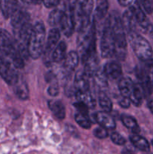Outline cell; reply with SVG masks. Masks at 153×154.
Returning <instances> with one entry per match:
<instances>
[{
	"label": "cell",
	"mask_w": 153,
	"mask_h": 154,
	"mask_svg": "<svg viewBox=\"0 0 153 154\" xmlns=\"http://www.w3.org/2000/svg\"><path fill=\"white\" fill-rule=\"evenodd\" d=\"M0 55L10 62L16 69L23 68L25 60L16 47V41L2 29H0Z\"/></svg>",
	"instance_id": "obj_1"
},
{
	"label": "cell",
	"mask_w": 153,
	"mask_h": 154,
	"mask_svg": "<svg viewBox=\"0 0 153 154\" xmlns=\"http://www.w3.org/2000/svg\"><path fill=\"white\" fill-rule=\"evenodd\" d=\"M107 19L115 42V56L119 60H124L126 56L127 41L122 18L118 12L113 11L107 17Z\"/></svg>",
	"instance_id": "obj_2"
},
{
	"label": "cell",
	"mask_w": 153,
	"mask_h": 154,
	"mask_svg": "<svg viewBox=\"0 0 153 154\" xmlns=\"http://www.w3.org/2000/svg\"><path fill=\"white\" fill-rule=\"evenodd\" d=\"M78 32L77 45L82 61L87 56L96 51L95 20L93 18L88 26Z\"/></svg>",
	"instance_id": "obj_3"
},
{
	"label": "cell",
	"mask_w": 153,
	"mask_h": 154,
	"mask_svg": "<svg viewBox=\"0 0 153 154\" xmlns=\"http://www.w3.org/2000/svg\"><path fill=\"white\" fill-rule=\"evenodd\" d=\"M46 29L43 22H38L33 26L28 41V50L29 57L37 60L42 55L44 49Z\"/></svg>",
	"instance_id": "obj_4"
},
{
	"label": "cell",
	"mask_w": 153,
	"mask_h": 154,
	"mask_svg": "<svg viewBox=\"0 0 153 154\" xmlns=\"http://www.w3.org/2000/svg\"><path fill=\"white\" fill-rule=\"evenodd\" d=\"M128 38L136 57L142 61L150 60L153 55L152 48L148 41L136 32H128Z\"/></svg>",
	"instance_id": "obj_5"
},
{
	"label": "cell",
	"mask_w": 153,
	"mask_h": 154,
	"mask_svg": "<svg viewBox=\"0 0 153 154\" xmlns=\"http://www.w3.org/2000/svg\"><path fill=\"white\" fill-rule=\"evenodd\" d=\"M94 8L93 0H81L76 5L74 11L75 29L80 31L82 28L90 23L92 19V13Z\"/></svg>",
	"instance_id": "obj_6"
},
{
	"label": "cell",
	"mask_w": 153,
	"mask_h": 154,
	"mask_svg": "<svg viewBox=\"0 0 153 154\" xmlns=\"http://www.w3.org/2000/svg\"><path fill=\"white\" fill-rule=\"evenodd\" d=\"M100 53L103 58H110L115 56L116 45L107 17L104 23L100 37Z\"/></svg>",
	"instance_id": "obj_7"
},
{
	"label": "cell",
	"mask_w": 153,
	"mask_h": 154,
	"mask_svg": "<svg viewBox=\"0 0 153 154\" xmlns=\"http://www.w3.org/2000/svg\"><path fill=\"white\" fill-rule=\"evenodd\" d=\"M128 9L133 17L135 25V31L136 32L137 31H140L141 32L150 34L152 32H153L152 24L146 17L142 8L138 4V2L129 6Z\"/></svg>",
	"instance_id": "obj_8"
},
{
	"label": "cell",
	"mask_w": 153,
	"mask_h": 154,
	"mask_svg": "<svg viewBox=\"0 0 153 154\" xmlns=\"http://www.w3.org/2000/svg\"><path fill=\"white\" fill-rule=\"evenodd\" d=\"M0 76L8 84L14 86L20 79L16 68L10 62L0 55Z\"/></svg>",
	"instance_id": "obj_9"
},
{
	"label": "cell",
	"mask_w": 153,
	"mask_h": 154,
	"mask_svg": "<svg viewBox=\"0 0 153 154\" xmlns=\"http://www.w3.org/2000/svg\"><path fill=\"white\" fill-rule=\"evenodd\" d=\"M60 38V32L57 28L51 29L46 38V42L44 49V60L46 66H50L52 61V51L56 48Z\"/></svg>",
	"instance_id": "obj_10"
},
{
	"label": "cell",
	"mask_w": 153,
	"mask_h": 154,
	"mask_svg": "<svg viewBox=\"0 0 153 154\" xmlns=\"http://www.w3.org/2000/svg\"><path fill=\"white\" fill-rule=\"evenodd\" d=\"M58 26L64 35L67 37L72 35L75 30L74 11H64V14Z\"/></svg>",
	"instance_id": "obj_11"
},
{
	"label": "cell",
	"mask_w": 153,
	"mask_h": 154,
	"mask_svg": "<svg viewBox=\"0 0 153 154\" xmlns=\"http://www.w3.org/2000/svg\"><path fill=\"white\" fill-rule=\"evenodd\" d=\"M10 17V23H11L14 30L16 29L23 26L24 24L30 22L29 14L20 6L13 12Z\"/></svg>",
	"instance_id": "obj_12"
},
{
	"label": "cell",
	"mask_w": 153,
	"mask_h": 154,
	"mask_svg": "<svg viewBox=\"0 0 153 154\" xmlns=\"http://www.w3.org/2000/svg\"><path fill=\"white\" fill-rule=\"evenodd\" d=\"M82 62L84 63V72L88 78H92L96 71L99 69V60L96 51L87 56Z\"/></svg>",
	"instance_id": "obj_13"
},
{
	"label": "cell",
	"mask_w": 153,
	"mask_h": 154,
	"mask_svg": "<svg viewBox=\"0 0 153 154\" xmlns=\"http://www.w3.org/2000/svg\"><path fill=\"white\" fill-rule=\"evenodd\" d=\"M104 72L111 80H120L122 75V69L119 63L116 61L108 62L104 67Z\"/></svg>",
	"instance_id": "obj_14"
},
{
	"label": "cell",
	"mask_w": 153,
	"mask_h": 154,
	"mask_svg": "<svg viewBox=\"0 0 153 154\" xmlns=\"http://www.w3.org/2000/svg\"><path fill=\"white\" fill-rule=\"evenodd\" d=\"M79 63V55L75 51H70L63 60V71L66 75H70Z\"/></svg>",
	"instance_id": "obj_15"
},
{
	"label": "cell",
	"mask_w": 153,
	"mask_h": 154,
	"mask_svg": "<svg viewBox=\"0 0 153 154\" xmlns=\"http://www.w3.org/2000/svg\"><path fill=\"white\" fill-rule=\"evenodd\" d=\"M95 121L106 129L112 130L116 128V122L110 114L106 112H97L94 115Z\"/></svg>",
	"instance_id": "obj_16"
},
{
	"label": "cell",
	"mask_w": 153,
	"mask_h": 154,
	"mask_svg": "<svg viewBox=\"0 0 153 154\" xmlns=\"http://www.w3.org/2000/svg\"><path fill=\"white\" fill-rule=\"evenodd\" d=\"M74 86L76 91L86 92L89 91V82L88 77L86 75L84 71H80L76 74L74 81Z\"/></svg>",
	"instance_id": "obj_17"
},
{
	"label": "cell",
	"mask_w": 153,
	"mask_h": 154,
	"mask_svg": "<svg viewBox=\"0 0 153 154\" xmlns=\"http://www.w3.org/2000/svg\"><path fill=\"white\" fill-rule=\"evenodd\" d=\"M134 85L135 83L129 78H122L118 81V90L122 96L129 99L134 88Z\"/></svg>",
	"instance_id": "obj_18"
},
{
	"label": "cell",
	"mask_w": 153,
	"mask_h": 154,
	"mask_svg": "<svg viewBox=\"0 0 153 154\" xmlns=\"http://www.w3.org/2000/svg\"><path fill=\"white\" fill-rule=\"evenodd\" d=\"M18 7L17 0H0V11L5 18L10 17Z\"/></svg>",
	"instance_id": "obj_19"
},
{
	"label": "cell",
	"mask_w": 153,
	"mask_h": 154,
	"mask_svg": "<svg viewBox=\"0 0 153 154\" xmlns=\"http://www.w3.org/2000/svg\"><path fill=\"white\" fill-rule=\"evenodd\" d=\"M48 105L56 118L59 120H63L65 117V108L61 101L50 100L48 102Z\"/></svg>",
	"instance_id": "obj_20"
},
{
	"label": "cell",
	"mask_w": 153,
	"mask_h": 154,
	"mask_svg": "<svg viewBox=\"0 0 153 154\" xmlns=\"http://www.w3.org/2000/svg\"><path fill=\"white\" fill-rule=\"evenodd\" d=\"M75 96L77 99L78 102H82L85 104L88 108H94L96 106V101L95 99L93 97L92 93L89 91L86 92H80L76 91L75 93Z\"/></svg>",
	"instance_id": "obj_21"
},
{
	"label": "cell",
	"mask_w": 153,
	"mask_h": 154,
	"mask_svg": "<svg viewBox=\"0 0 153 154\" xmlns=\"http://www.w3.org/2000/svg\"><path fill=\"white\" fill-rule=\"evenodd\" d=\"M129 139H130L132 144L138 150L144 152H148L149 150V144H148V141L143 137L140 136L137 134H133V135H130Z\"/></svg>",
	"instance_id": "obj_22"
},
{
	"label": "cell",
	"mask_w": 153,
	"mask_h": 154,
	"mask_svg": "<svg viewBox=\"0 0 153 154\" xmlns=\"http://www.w3.org/2000/svg\"><path fill=\"white\" fill-rule=\"evenodd\" d=\"M108 8H109V5L107 0H96L94 19L98 20H103L107 14Z\"/></svg>",
	"instance_id": "obj_23"
},
{
	"label": "cell",
	"mask_w": 153,
	"mask_h": 154,
	"mask_svg": "<svg viewBox=\"0 0 153 154\" xmlns=\"http://www.w3.org/2000/svg\"><path fill=\"white\" fill-rule=\"evenodd\" d=\"M66 49L67 45L64 42H60L57 45L52 54V63H60L63 61L66 57Z\"/></svg>",
	"instance_id": "obj_24"
},
{
	"label": "cell",
	"mask_w": 153,
	"mask_h": 154,
	"mask_svg": "<svg viewBox=\"0 0 153 154\" xmlns=\"http://www.w3.org/2000/svg\"><path fill=\"white\" fill-rule=\"evenodd\" d=\"M144 96H145V95H144V92L140 84H135L133 92H132L131 95L129 98L130 102H132L136 107L140 106Z\"/></svg>",
	"instance_id": "obj_25"
},
{
	"label": "cell",
	"mask_w": 153,
	"mask_h": 154,
	"mask_svg": "<svg viewBox=\"0 0 153 154\" xmlns=\"http://www.w3.org/2000/svg\"><path fill=\"white\" fill-rule=\"evenodd\" d=\"M121 120L126 128L131 131L134 134H138L140 132V129L137 122L134 118L128 115H122L121 117Z\"/></svg>",
	"instance_id": "obj_26"
},
{
	"label": "cell",
	"mask_w": 153,
	"mask_h": 154,
	"mask_svg": "<svg viewBox=\"0 0 153 154\" xmlns=\"http://www.w3.org/2000/svg\"><path fill=\"white\" fill-rule=\"evenodd\" d=\"M14 93L19 99L25 100L28 97V89L26 83L22 81L20 78L14 85Z\"/></svg>",
	"instance_id": "obj_27"
},
{
	"label": "cell",
	"mask_w": 153,
	"mask_h": 154,
	"mask_svg": "<svg viewBox=\"0 0 153 154\" xmlns=\"http://www.w3.org/2000/svg\"><path fill=\"white\" fill-rule=\"evenodd\" d=\"M64 11L61 8H56L50 12L48 17V23L51 26H59L60 22L63 17Z\"/></svg>",
	"instance_id": "obj_28"
},
{
	"label": "cell",
	"mask_w": 153,
	"mask_h": 154,
	"mask_svg": "<svg viewBox=\"0 0 153 154\" xmlns=\"http://www.w3.org/2000/svg\"><path fill=\"white\" fill-rule=\"evenodd\" d=\"M92 78L94 80V82L99 88L107 87V77L106 76L103 70H100V69H98L92 76Z\"/></svg>",
	"instance_id": "obj_29"
},
{
	"label": "cell",
	"mask_w": 153,
	"mask_h": 154,
	"mask_svg": "<svg viewBox=\"0 0 153 154\" xmlns=\"http://www.w3.org/2000/svg\"><path fill=\"white\" fill-rule=\"evenodd\" d=\"M98 102L100 108L106 112H110L112 111V104L110 98L105 93H100L98 96Z\"/></svg>",
	"instance_id": "obj_30"
},
{
	"label": "cell",
	"mask_w": 153,
	"mask_h": 154,
	"mask_svg": "<svg viewBox=\"0 0 153 154\" xmlns=\"http://www.w3.org/2000/svg\"><path fill=\"white\" fill-rule=\"evenodd\" d=\"M75 120L80 125V126H81L83 129H88L91 128L92 123L89 119H88V115H85V114H80V113L78 112L75 115Z\"/></svg>",
	"instance_id": "obj_31"
},
{
	"label": "cell",
	"mask_w": 153,
	"mask_h": 154,
	"mask_svg": "<svg viewBox=\"0 0 153 154\" xmlns=\"http://www.w3.org/2000/svg\"><path fill=\"white\" fill-rule=\"evenodd\" d=\"M111 140L114 144H117V145H124L126 143V140L122 135H120L118 132H112L110 135Z\"/></svg>",
	"instance_id": "obj_32"
},
{
	"label": "cell",
	"mask_w": 153,
	"mask_h": 154,
	"mask_svg": "<svg viewBox=\"0 0 153 154\" xmlns=\"http://www.w3.org/2000/svg\"><path fill=\"white\" fill-rule=\"evenodd\" d=\"M94 133V135L98 138H105L108 136V132L107 129H106L105 128L102 127V126H100V127L96 128L95 129L93 132Z\"/></svg>",
	"instance_id": "obj_33"
},
{
	"label": "cell",
	"mask_w": 153,
	"mask_h": 154,
	"mask_svg": "<svg viewBox=\"0 0 153 154\" xmlns=\"http://www.w3.org/2000/svg\"><path fill=\"white\" fill-rule=\"evenodd\" d=\"M59 92V87H58V83L56 81H53L51 83L50 86L49 87L47 90V93H49L50 96H56Z\"/></svg>",
	"instance_id": "obj_34"
},
{
	"label": "cell",
	"mask_w": 153,
	"mask_h": 154,
	"mask_svg": "<svg viewBox=\"0 0 153 154\" xmlns=\"http://www.w3.org/2000/svg\"><path fill=\"white\" fill-rule=\"evenodd\" d=\"M137 2L147 13H151L152 11L151 0H137Z\"/></svg>",
	"instance_id": "obj_35"
},
{
	"label": "cell",
	"mask_w": 153,
	"mask_h": 154,
	"mask_svg": "<svg viewBox=\"0 0 153 154\" xmlns=\"http://www.w3.org/2000/svg\"><path fill=\"white\" fill-rule=\"evenodd\" d=\"M75 106V108L77 109L78 112L80 113V114H85V115H88V106L83 104L82 102H78L76 103H74V105Z\"/></svg>",
	"instance_id": "obj_36"
},
{
	"label": "cell",
	"mask_w": 153,
	"mask_h": 154,
	"mask_svg": "<svg viewBox=\"0 0 153 154\" xmlns=\"http://www.w3.org/2000/svg\"><path fill=\"white\" fill-rule=\"evenodd\" d=\"M60 1L61 0H41V2L44 3L45 7L48 8L56 7L58 5H59Z\"/></svg>",
	"instance_id": "obj_37"
},
{
	"label": "cell",
	"mask_w": 153,
	"mask_h": 154,
	"mask_svg": "<svg viewBox=\"0 0 153 154\" xmlns=\"http://www.w3.org/2000/svg\"><path fill=\"white\" fill-rule=\"evenodd\" d=\"M130 105V101L128 98L123 97L121 100L119 101V105L123 108H128Z\"/></svg>",
	"instance_id": "obj_38"
},
{
	"label": "cell",
	"mask_w": 153,
	"mask_h": 154,
	"mask_svg": "<svg viewBox=\"0 0 153 154\" xmlns=\"http://www.w3.org/2000/svg\"><path fill=\"white\" fill-rule=\"evenodd\" d=\"M133 0H118V2L122 7H128L130 6L132 4Z\"/></svg>",
	"instance_id": "obj_39"
},
{
	"label": "cell",
	"mask_w": 153,
	"mask_h": 154,
	"mask_svg": "<svg viewBox=\"0 0 153 154\" xmlns=\"http://www.w3.org/2000/svg\"><path fill=\"white\" fill-rule=\"evenodd\" d=\"M21 1L27 5H38L40 4L41 0H21Z\"/></svg>",
	"instance_id": "obj_40"
},
{
	"label": "cell",
	"mask_w": 153,
	"mask_h": 154,
	"mask_svg": "<svg viewBox=\"0 0 153 154\" xmlns=\"http://www.w3.org/2000/svg\"><path fill=\"white\" fill-rule=\"evenodd\" d=\"M147 106H148V109L150 110L152 114H153V98H150V99H148Z\"/></svg>",
	"instance_id": "obj_41"
},
{
	"label": "cell",
	"mask_w": 153,
	"mask_h": 154,
	"mask_svg": "<svg viewBox=\"0 0 153 154\" xmlns=\"http://www.w3.org/2000/svg\"><path fill=\"white\" fill-rule=\"evenodd\" d=\"M149 81L152 91L153 92V71H149Z\"/></svg>",
	"instance_id": "obj_42"
},
{
	"label": "cell",
	"mask_w": 153,
	"mask_h": 154,
	"mask_svg": "<svg viewBox=\"0 0 153 154\" xmlns=\"http://www.w3.org/2000/svg\"><path fill=\"white\" fill-rule=\"evenodd\" d=\"M149 35H150V38H151V40H152V44H153V32H152Z\"/></svg>",
	"instance_id": "obj_43"
},
{
	"label": "cell",
	"mask_w": 153,
	"mask_h": 154,
	"mask_svg": "<svg viewBox=\"0 0 153 154\" xmlns=\"http://www.w3.org/2000/svg\"><path fill=\"white\" fill-rule=\"evenodd\" d=\"M151 2H152V10H153V0H151Z\"/></svg>",
	"instance_id": "obj_44"
},
{
	"label": "cell",
	"mask_w": 153,
	"mask_h": 154,
	"mask_svg": "<svg viewBox=\"0 0 153 154\" xmlns=\"http://www.w3.org/2000/svg\"><path fill=\"white\" fill-rule=\"evenodd\" d=\"M152 146H153V140H152Z\"/></svg>",
	"instance_id": "obj_45"
},
{
	"label": "cell",
	"mask_w": 153,
	"mask_h": 154,
	"mask_svg": "<svg viewBox=\"0 0 153 154\" xmlns=\"http://www.w3.org/2000/svg\"><path fill=\"white\" fill-rule=\"evenodd\" d=\"M146 154H153V153H146Z\"/></svg>",
	"instance_id": "obj_46"
}]
</instances>
